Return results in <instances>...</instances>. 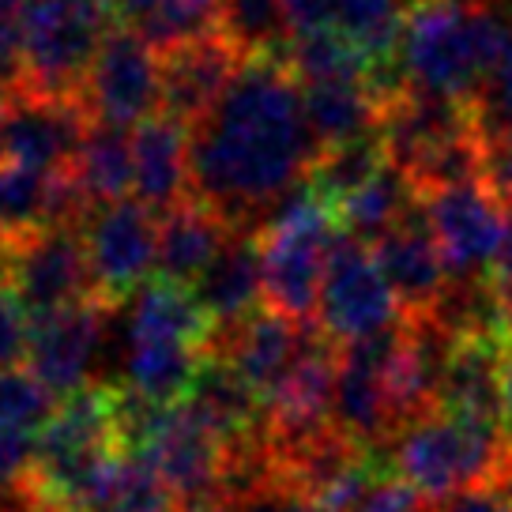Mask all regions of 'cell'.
<instances>
[{
    "label": "cell",
    "instance_id": "cell-1",
    "mask_svg": "<svg viewBox=\"0 0 512 512\" xmlns=\"http://www.w3.org/2000/svg\"><path fill=\"white\" fill-rule=\"evenodd\" d=\"M320 144L309 128L302 83L279 53L241 64L208 121L189 132L192 196L238 230H260L302 189Z\"/></svg>",
    "mask_w": 512,
    "mask_h": 512
},
{
    "label": "cell",
    "instance_id": "cell-2",
    "mask_svg": "<svg viewBox=\"0 0 512 512\" xmlns=\"http://www.w3.org/2000/svg\"><path fill=\"white\" fill-rule=\"evenodd\" d=\"M125 456L121 433V388L83 384L57 403L46 430L38 433V467L27 486L34 501L83 512Z\"/></svg>",
    "mask_w": 512,
    "mask_h": 512
},
{
    "label": "cell",
    "instance_id": "cell-3",
    "mask_svg": "<svg viewBox=\"0 0 512 512\" xmlns=\"http://www.w3.org/2000/svg\"><path fill=\"white\" fill-rule=\"evenodd\" d=\"M211 320L189 287L151 279L132 294L125 336L128 392L159 407L185 403L196 373L211 351Z\"/></svg>",
    "mask_w": 512,
    "mask_h": 512
},
{
    "label": "cell",
    "instance_id": "cell-4",
    "mask_svg": "<svg viewBox=\"0 0 512 512\" xmlns=\"http://www.w3.org/2000/svg\"><path fill=\"white\" fill-rule=\"evenodd\" d=\"M501 34L505 19L482 0H418L400 42L403 83L475 102Z\"/></svg>",
    "mask_w": 512,
    "mask_h": 512
},
{
    "label": "cell",
    "instance_id": "cell-5",
    "mask_svg": "<svg viewBox=\"0 0 512 512\" xmlns=\"http://www.w3.org/2000/svg\"><path fill=\"white\" fill-rule=\"evenodd\" d=\"M505 448H509V433L497 426L430 411L407 422L381 452L384 467L433 505L441 497L494 479L497 464L505 460Z\"/></svg>",
    "mask_w": 512,
    "mask_h": 512
},
{
    "label": "cell",
    "instance_id": "cell-6",
    "mask_svg": "<svg viewBox=\"0 0 512 512\" xmlns=\"http://www.w3.org/2000/svg\"><path fill=\"white\" fill-rule=\"evenodd\" d=\"M121 433L125 452L155 467L181 505L219 497L226 445L189 403L159 407L121 388Z\"/></svg>",
    "mask_w": 512,
    "mask_h": 512
},
{
    "label": "cell",
    "instance_id": "cell-7",
    "mask_svg": "<svg viewBox=\"0 0 512 512\" xmlns=\"http://www.w3.org/2000/svg\"><path fill=\"white\" fill-rule=\"evenodd\" d=\"M260 234V264H264V298L283 317L317 320L320 283L328 268V253L339 241L336 215L320 204L313 192L294 189L268 215Z\"/></svg>",
    "mask_w": 512,
    "mask_h": 512
},
{
    "label": "cell",
    "instance_id": "cell-8",
    "mask_svg": "<svg viewBox=\"0 0 512 512\" xmlns=\"http://www.w3.org/2000/svg\"><path fill=\"white\" fill-rule=\"evenodd\" d=\"M110 8L91 0H27L23 4V76L42 95H80L113 27Z\"/></svg>",
    "mask_w": 512,
    "mask_h": 512
},
{
    "label": "cell",
    "instance_id": "cell-9",
    "mask_svg": "<svg viewBox=\"0 0 512 512\" xmlns=\"http://www.w3.org/2000/svg\"><path fill=\"white\" fill-rule=\"evenodd\" d=\"M403 320V309L388 279L377 268V256L366 241L339 234L328 253L324 283H320L317 324L336 339L339 347L358 339L381 336Z\"/></svg>",
    "mask_w": 512,
    "mask_h": 512
},
{
    "label": "cell",
    "instance_id": "cell-10",
    "mask_svg": "<svg viewBox=\"0 0 512 512\" xmlns=\"http://www.w3.org/2000/svg\"><path fill=\"white\" fill-rule=\"evenodd\" d=\"M0 268L31 320L98 298L87 245L76 226H49L0 245Z\"/></svg>",
    "mask_w": 512,
    "mask_h": 512
},
{
    "label": "cell",
    "instance_id": "cell-11",
    "mask_svg": "<svg viewBox=\"0 0 512 512\" xmlns=\"http://www.w3.org/2000/svg\"><path fill=\"white\" fill-rule=\"evenodd\" d=\"M80 234L102 302H125L151 283V272L159 268V219L140 200L102 204L87 215Z\"/></svg>",
    "mask_w": 512,
    "mask_h": 512
},
{
    "label": "cell",
    "instance_id": "cell-12",
    "mask_svg": "<svg viewBox=\"0 0 512 512\" xmlns=\"http://www.w3.org/2000/svg\"><path fill=\"white\" fill-rule=\"evenodd\" d=\"M83 102L98 125L140 128L162 106V57L128 27L113 23L83 83Z\"/></svg>",
    "mask_w": 512,
    "mask_h": 512
},
{
    "label": "cell",
    "instance_id": "cell-13",
    "mask_svg": "<svg viewBox=\"0 0 512 512\" xmlns=\"http://www.w3.org/2000/svg\"><path fill=\"white\" fill-rule=\"evenodd\" d=\"M91 125L95 117L80 95H42L19 87L4 102V159L38 174L72 170Z\"/></svg>",
    "mask_w": 512,
    "mask_h": 512
},
{
    "label": "cell",
    "instance_id": "cell-14",
    "mask_svg": "<svg viewBox=\"0 0 512 512\" xmlns=\"http://www.w3.org/2000/svg\"><path fill=\"white\" fill-rule=\"evenodd\" d=\"M448 279H486L509 238L512 211L482 181L422 196Z\"/></svg>",
    "mask_w": 512,
    "mask_h": 512
},
{
    "label": "cell",
    "instance_id": "cell-15",
    "mask_svg": "<svg viewBox=\"0 0 512 512\" xmlns=\"http://www.w3.org/2000/svg\"><path fill=\"white\" fill-rule=\"evenodd\" d=\"M110 313V302L87 298V302H76L68 309L31 320L27 369L46 384L53 396H72L87 384L91 369L102 358V347H106Z\"/></svg>",
    "mask_w": 512,
    "mask_h": 512
},
{
    "label": "cell",
    "instance_id": "cell-16",
    "mask_svg": "<svg viewBox=\"0 0 512 512\" xmlns=\"http://www.w3.org/2000/svg\"><path fill=\"white\" fill-rule=\"evenodd\" d=\"M162 57V106L159 113L177 121L181 128H196L208 121V113L219 106L226 87L234 83L249 53L226 38L219 27L200 38H189L181 46L159 53Z\"/></svg>",
    "mask_w": 512,
    "mask_h": 512
},
{
    "label": "cell",
    "instance_id": "cell-17",
    "mask_svg": "<svg viewBox=\"0 0 512 512\" xmlns=\"http://www.w3.org/2000/svg\"><path fill=\"white\" fill-rule=\"evenodd\" d=\"M475 128H479L475 102L403 87V91L381 102L377 136L388 151V162L407 174L418 159H426L441 144H452V140H460Z\"/></svg>",
    "mask_w": 512,
    "mask_h": 512
},
{
    "label": "cell",
    "instance_id": "cell-18",
    "mask_svg": "<svg viewBox=\"0 0 512 512\" xmlns=\"http://www.w3.org/2000/svg\"><path fill=\"white\" fill-rule=\"evenodd\" d=\"M305 328L309 320L283 317L279 309H256L253 317H245L234 328H223L211 336V351L223 354L230 366L238 369L241 377L249 381L256 396L264 400V407L275 400V392L287 384L294 373L298 358L305 351Z\"/></svg>",
    "mask_w": 512,
    "mask_h": 512
},
{
    "label": "cell",
    "instance_id": "cell-19",
    "mask_svg": "<svg viewBox=\"0 0 512 512\" xmlns=\"http://www.w3.org/2000/svg\"><path fill=\"white\" fill-rule=\"evenodd\" d=\"M377 268L388 279V287L400 302L403 317H426L448 290V268L441 245L433 238V226L426 208L407 211L400 223L373 245Z\"/></svg>",
    "mask_w": 512,
    "mask_h": 512
},
{
    "label": "cell",
    "instance_id": "cell-20",
    "mask_svg": "<svg viewBox=\"0 0 512 512\" xmlns=\"http://www.w3.org/2000/svg\"><path fill=\"white\" fill-rule=\"evenodd\" d=\"M512 332H475L456 336L448 351L445 373L437 384V407L445 415L482 422L505 430V396H501V366ZM509 433V430H505Z\"/></svg>",
    "mask_w": 512,
    "mask_h": 512
},
{
    "label": "cell",
    "instance_id": "cell-21",
    "mask_svg": "<svg viewBox=\"0 0 512 512\" xmlns=\"http://www.w3.org/2000/svg\"><path fill=\"white\" fill-rule=\"evenodd\" d=\"M192 298L204 309L215 332L234 328L256 309H264V264H260V234L234 230L226 238L223 253L211 260V268L192 287Z\"/></svg>",
    "mask_w": 512,
    "mask_h": 512
},
{
    "label": "cell",
    "instance_id": "cell-22",
    "mask_svg": "<svg viewBox=\"0 0 512 512\" xmlns=\"http://www.w3.org/2000/svg\"><path fill=\"white\" fill-rule=\"evenodd\" d=\"M132 174V196L155 215L189 200V128L162 113L132 128Z\"/></svg>",
    "mask_w": 512,
    "mask_h": 512
},
{
    "label": "cell",
    "instance_id": "cell-23",
    "mask_svg": "<svg viewBox=\"0 0 512 512\" xmlns=\"http://www.w3.org/2000/svg\"><path fill=\"white\" fill-rule=\"evenodd\" d=\"M238 226H230L204 200H181L177 208L159 215V279L177 287H196V279L208 272L211 260L223 253L226 238Z\"/></svg>",
    "mask_w": 512,
    "mask_h": 512
},
{
    "label": "cell",
    "instance_id": "cell-24",
    "mask_svg": "<svg viewBox=\"0 0 512 512\" xmlns=\"http://www.w3.org/2000/svg\"><path fill=\"white\" fill-rule=\"evenodd\" d=\"M185 403L208 422L211 430L223 437L226 448L264 437L268 407H264V400L256 396L253 388H249V381L226 362L223 354L208 351V358H204V366L196 373V381H192Z\"/></svg>",
    "mask_w": 512,
    "mask_h": 512
},
{
    "label": "cell",
    "instance_id": "cell-25",
    "mask_svg": "<svg viewBox=\"0 0 512 512\" xmlns=\"http://www.w3.org/2000/svg\"><path fill=\"white\" fill-rule=\"evenodd\" d=\"M302 102L320 151L362 140L381 121V98L369 83H313L302 87Z\"/></svg>",
    "mask_w": 512,
    "mask_h": 512
},
{
    "label": "cell",
    "instance_id": "cell-26",
    "mask_svg": "<svg viewBox=\"0 0 512 512\" xmlns=\"http://www.w3.org/2000/svg\"><path fill=\"white\" fill-rule=\"evenodd\" d=\"M223 0H117L113 16L121 27L140 34L147 46L166 53L189 38L219 27Z\"/></svg>",
    "mask_w": 512,
    "mask_h": 512
},
{
    "label": "cell",
    "instance_id": "cell-27",
    "mask_svg": "<svg viewBox=\"0 0 512 512\" xmlns=\"http://www.w3.org/2000/svg\"><path fill=\"white\" fill-rule=\"evenodd\" d=\"M72 177L83 189V196L91 200V208L128 200L132 181H136V174H132V132L95 121L80 155L72 162Z\"/></svg>",
    "mask_w": 512,
    "mask_h": 512
},
{
    "label": "cell",
    "instance_id": "cell-28",
    "mask_svg": "<svg viewBox=\"0 0 512 512\" xmlns=\"http://www.w3.org/2000/svg\"><path fill=\"white\" fill-rule=\"evenodd\" d=\"M279 57L302 87H313V83H369V76H373V64L336 27H313V31L290 34Z\"/></svg>",
    "mask_w": 512,
    "mask_h": 512
},
{
    "label": "cell",
    "instance_id": "cell-29",
    "mask_svg": "<svg viewBox=\"0 0 512 512\" xmlns=\"http://www.w3.org/2000/svg\"><path fill=\"white\" fill-rule=\"evenodd\" d=\"M418 200H422V196H418L415 185L407 181V174L388 162L366 189H358L347 204H339L336 223L343 234H351V238L373 245V241L384 238L392 226L400 223L407 211H415Z\"/></svg>",
    "mask_w": 512,
    "mask_h": 512
},
{
    "label": "cell",
    "instance_id": "cell-30",
    "mask_svg": "<svg viewBox=\"0 0 512 512\" xmlns=\"http://www.w3.org/2000/svg\"><path fill=\"white\" fill-rule=\"evenodd\" d=\"M384 166H388V151H384L381 136L369 132L362 140L320 151V159L313 162V170L305 177V189L336 215L339 204H347L354 192L366 189Z\"/></svg>",
    "mask_w": 512,
    "mask_h": 512
},
{
    "label": "cell",
    "instance_id": "cell-31",
    "mask_svg": "<svg viewBox=\"0 0 512 512\" xmlns=\"http://www.w3.org/2000/svg\"><path fill=\"white\" fill-rule=\"evenodd\" d=\"M181 501L155 475V467L125 452L83 512H177Z\"/></svg>",
    "mask_w": 512,
    "mask_h": 512
},
{
    "label": "cell",
    "instance_id": "cell-32",
    "mask_svg": "<svg viewBox=\"0 0 512 512\" xmlns=\"http://www.w3.org/2000/svg\"><path fill=\"white\" fill-rule=\"evenodd\" d=\"M219 31L226 38H234L249 57L283 53L290 38L283 0H223L219 4Z\"/></svg>",
    "mask_w": 512,
    "mask_h": 512
},
{
    "label": "cell",
    "instance_id": "cell-33",
    "mask_svg": "<svg viewBox=\"0 0 512 512\" xmlns=\"http://www.w3.org/2000/svg\"><path fill=\"white\" fill-rule=\"evenodd\" d=\"M57 411V396L31 369H0V430L42 433Z\"/></svg>",
    "mask_w": 512,
    "mask_h": 512
},
{
    "label": "cell",
    "instance_id": "cell-34",
    "mask_svg": "<svg viewBox=\"0 0 512 512\" xmlns=\"http://www.w3.org/2000/svg\"><path fill=\"white\" fill-rule=\"evenodd\" d=\"M475 113H479L482 128L512 125V19H505L497 57L486 72V80H482L479 95H475Z\"/></svg>",
    "mask_w": 512,
    "mask_h": 512
},
{
    "label": "cell",
    "instance_id": "cell-35",
    "mask_svg": "<svg viewBox=\"0 0 512 512\" xmlns=\"http://www.w3.org/2000/svg\"><path fill=\"white\" fill-rule=\"evenodd\" d=\"M38 467V433L0 430V497L23 494Z\"/></svg>",
    "mask_w": 512,
    "mask_h": 512
},
{
    "label": "cell",
    "instance_id": "cell-36",
    "mask_svg": "<svg viewBox=\"0 0 512 512\" xmlns=\"http://www.w3.org/2000/svg\"><path fill=\"white\" fill-rule=\"evenodd\" d=\"M27 339H31V317L0 268V369H12L19 358H27Z\"/></svg>",
    "mask_w": 512,
    "mask_h": 512
},
{
    "label": "cell",
    "instance_id": "cell-37",
    "mask_svg": "<svg viewBox=\"0 0 512 512\" xmlns=\"http://www.w3.org/2000/svg\"><path fill=\"white\" fill-rule=\"evenodd\" d=\"M354 512H430V501L422 494H415L407 482L388 475V479H381L373 486V494Z\"/></svg>",
    "mask_w": 512,
    "mask_h": 512
},
{
    "label": "cell",
    "instance_id": "cell-38",
    "mask_svg": "<svg viewBox=\"0 0 512 512\" xmlns=\"http://www.w3.org/2000/svg\"><path fill=\"white\" fill-rule=\"evenodd\" d=\"M430 512H512V497L505 490H497L494 482H482V486L433 501Z\"/></svg>",
    "mask_w": 512,
    "mask_h": 512
},
{
    "label": "cell",
    "instance_id": "cell-39",
    "mask_svg": "<svg viewBox=\"0 0 512 512\" xmlns=\"http://www.w3.org/2000/svg\"><path fill=\"white\" fill-rule=\"evenodd\" d=\"M283 16H287L290 34L313 31V27H328L332 0H283Z\"/></svg>",
    "mask_w": 512,
    "mask_h": 512
},
{
    "label": "cell",
    "instance_id": "cell-40",
    "mask_svg": "<svg viewBox=\"0 0 512 512\" xmlns=\"http://www.w3.org/2000/svg\"><path fill=\"white\" fill-rule=\"evenodd\" d=\"M490 287H494V298L501 302V309H505V317L512 324V226L501 253H497L494 268H490Z\"/></svg>",
    "mask_w": 512,
    "mask_h": 512
},
{
    "label": "cell",
    "instance_id": "cell-41",
    "mask_svg": "<svg viewBox=\"0 0 512 512\" xmlns=\"http://www.w3.org/2000/svg\"><path fill=\"white\" fill-rule=\"evenodd\" d=\"M501 396H505V430L512 441V339L505 347V366H501Z\"/></svg>",
    "mask_w": 512,
    "mask_h": 512
},
{
    "label": "cell",
    "instance_id": "cell-42",
    "mask_svg": "<svg viewBox=\"0 0 512 512\" xmlns=\"http://www.w3.org/2000/svg\"><path fill=\"white\" fill-rule=\"evenodd\" d=\"M23 505H27V490H23V494L0 497V512H23Z\"/></svg>",
    "mask_w": 512,
    "mask_h": 512
},
{
    "label": "cell",
    "instance_id": "cell-43",
    "mask_svg": "<svg viewBox=\"0 0 512 512\" xmlns=\"http://www.w3.org/2000/svg\"><path fill=\"white\" fill-rule=\"evenodd\" d=\"M23 512H76V509H64V505H46V501H34V497L27 494V505H23Z\"/></svg>",
    "mask_w": 512,
    "mask_h": 512
},
{
    "label": "cell",
    "instance_id": "cell-44",
    "mask_svg": "<svg viewBox=\"0 0 512 512\" xmlns=\"http://www.w3.org/2000/svg\"><path fill=\"white\" fill-rule=\"evenodd\" d=\"M287 512H328V509H320V505H313V501H305V497H290Z\"/></svg>",
    "mask_w": 512,
    "mask_h": 512
},
{
    "label": "cell",
    "instance_id": "cell-45",
    "mask_svg": "<svg viewBox=\"0 0 512 512\" xmlns=\"http://www.w3.org/2000/svg\"><path fill=\"white\" fill-rule=\"evenodd\" d=\"M0 159H4V102H0Z\"/></svg>",
    "mask_w": 512,
    "mask_h": 512
},
{
    "label": "cell",
    "instance_id": "cell-46",
    "mask_svg": "<svg viewBox=\"0 0 512 512\" xmlns=\"http://www.w3.org/2000/svg\"><path fill=\"white\" fill-rule=\"evenodd\" d=\"M91 4H98V8H110V12L117 8V0H91Z\"/></svg>",
    "mask_w": 512,
    "mask_h": 512
},
{
    "label": "cell",
    "instance_id": "cell-47",
    "mask_svg": "<svg viewBox=\"0 0 512 512\" xmlns=\"http://www.w3.org/2000/svg\"><path fill=\"white\" fill-rule=\"evenodd\" d=\"M505 128H512V125H505Z\"/></svg>",
    "mask_w": 512,
    "mask_h": 512
}]
</instances>
